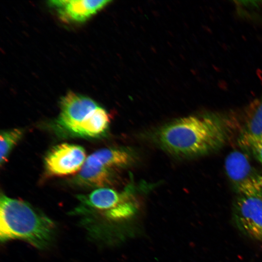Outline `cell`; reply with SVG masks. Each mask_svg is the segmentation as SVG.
<instances>
[{"instance_id":"1","label":"cell","mask_w":262,"mask_h":262,"mask_svg":"<svg viewBox=\"0 0 262 262\" xmlns=\"http://www.w3.org/2000/svg\"><path fill=\"white\" fill-rule=\"evenodd\" d=\"M234 117L221 113H208L180 118L157 133V139L167 151L182 156L210 154L223 147L236 126Z\"/></svg>"},{"instance_id":"2","label":"cell","mask_w":262,"mask_h":262,"mask_svg":"<svg viewBox=\"0 0 262 262\" xmlns=\"http://www.w3.org/2000/svg\"><path fill=\"white\" fill-rule=\"evenodd\" d=\"M55 230L54 222L28 203L1 194V242L19 239L43 249L52 242Z\"/></svg>"},{"instance_id":"3","label":"cell","mask_w":262,"mask_h":262,"mask_svg":"<svg viewBox=\"0 0 262 262\" xmlns=\"http://www.w3.org/2000/svg\"><path fill=\"white\" fill-rule=\"evenodd\" d=\"M233 216L242 233L262 241V192L238 194L233 203Z\"/></svg>"},{"instance_id":"4","label":"cell","mask_w":262,"mask_h":262,"mask_svg":"<svg viewBox=\"0 0 262 262\" xmlns=\"http://www.w3.org/2000/svg\"><path fill=\"white\" fill-rule=\"evenodd\" d=\"M226 174L238 194L262 192V176L252 166L243 152H231L225 162Z\"/></svg>"},{"instance_id":"5","label":"cell","mask_w":262,"mask_h":262,"mask_svg":"<svg viewBox=\"0 0 262 262\" xmlns=\"http://www.w3.org/2000/svg\"><path fill=\"white\" fill-rule=\"evenodd\" d=\"M98 107L90 98L69 92L61 100V111L57 124L64 131L77 136L81 124Z\"/></svg>"},{"instance_id":"6","label":"cell","mask_w":262,"mask_h":262,"mask_svg":"<svg viewBox=\"0 0 262 262\" xmlns=\"http://www.w3.org/2000/svg\"><path fill=\"white\" fill-rule=\"evenodd\" d=\"M84 149L81 146L64 143L52 148L45 159L48 173L63 176L80 171L86 160Z\"/></svg>"},{"instance_id":"7","label":"cell","mask_w":262,"mask_h":262,"mask_svg":"<svg viewBox=\"0 0 262 262\" xmlns=\"http://www.w3.org/2000/svg\"><path fill=\"white\" fill-rule=\"evenodd\" d=\"M239 135L254 138L262 137V97L247 105L238 121Z\"/></svg>"},{"instance_id":"8","label":"cell","mask_w":262,"mask_h":262,"mask_svg":"<svg viewBox=\"0 0 262 262\" xmlns=\"http://www.w3.org/2000/svg\"><path fill=\"white\" fill-rule=\"evenodd\" d=\"M80 205L97 210H107L117 205L127 198L124 194H120L107 187H101L87 195L78 196Z\"/></svg>"},{"instance_id":"9","label":"cell","mask_w":262,"mask_h":262,"mask_svg":"<svg viewBox=\"0 0 262 262\" xmlns=\"http://www.w3.org/2000/svg\"><path fill=\"white\" fill-rule=\"evenodd\" d=\"M111 1L107 0H67L60 8V13L65 17L76 21H82L96 13Z\"/></svg>"},{"instance_id":"10","label":"cell","mask_w":262,"mask_h":262,"mask_svg":"<svg viewBox=\"0 0 262 262\" xmlns=\"http://www.w3.org/2000/svg\"><path fill=\"white\" fill-rule=\"evenodd\" d=\"M111 179L110 169L86 159L76 180L81 184L101 188L111 184Z\"/></svg>"},{"instance_id":"11","label":"cell","mask_w":262,"mask_h":262,"mask_svg":"<svg viewBox=\"0 0 262 262\" xmlns=\"http://www.w3.org/2000/svg\"><path fill=\"white\" fill-rule=\"evenodd\" d=\"M110 116L104 109L98 107L83 122L78 131L77 136L95 137L100 136L107 129Z\"/></svg>"},{"instance_id":"12","label":"cell","mask_w":262,"mask_h":262,"mask_svg":"<svg viewBox=\"0 0 262 262\" xmlns=\"http://www.w3.org/2000/svg\"><path fill=\"white\" fill-rule=\"evenodd\" d=\"M90 162L108 169L123 166L131 161L130 155L126 151L115 148L98 150L86 158Z\"/></svg>"},{"instance_id":"13","label":"cell","mask_w":262,"mask_h":262,"mask_svg":"<svg viewBox=\"0 0 262 262\" xmlns=\"http://www.w3.org/2000/svg\"><path fill=\"white\" fill-rule=\"evenodd\" d=\"M22 134V131L19 129L9 130L1 132L0 135V162L1 165L7 161L10 152L21 139Z\"/></svg>"},{"instance_id":"14","label":"cell","mask_w":262,"mask_h":262,"mask_svg":"<svg viewBox=\"0 0 262 262\" xmlns=\"http://www.w3.org/2000/svg\"><path fill=\"white\" fill-rule=\"evenodd\" d=\"M240 146L250 153L262 165V137L254 138L239 135Z\"/></svg>"}]
</instances>
